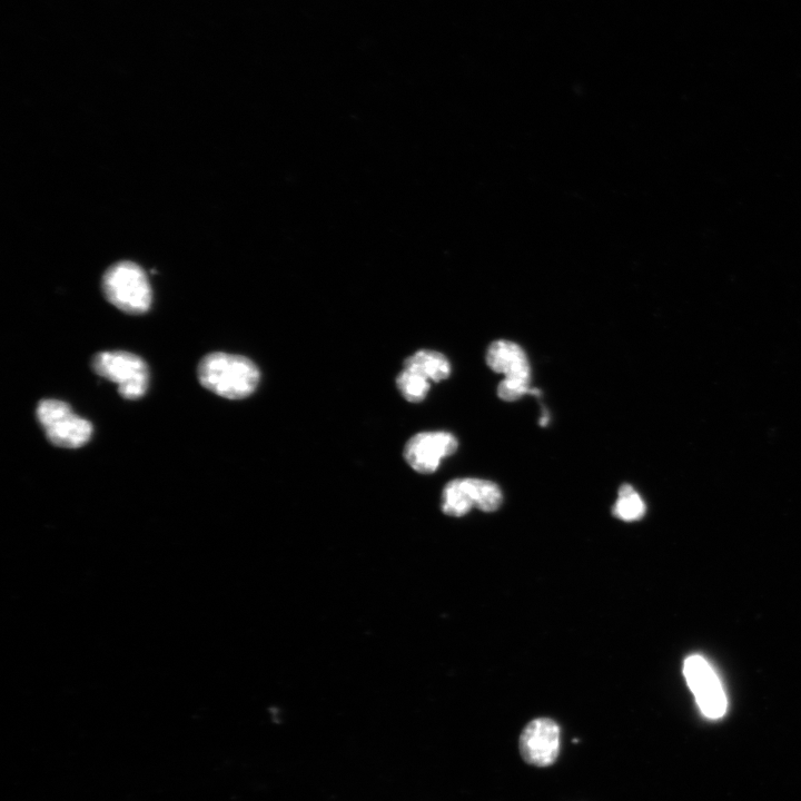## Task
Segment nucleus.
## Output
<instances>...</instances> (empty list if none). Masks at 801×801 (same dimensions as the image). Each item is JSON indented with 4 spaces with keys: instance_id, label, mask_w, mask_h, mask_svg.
I'll use <instances>...</instances> for the list:
<instances>
[{
    "instance_id": "f257e3e1",
    "label": "nucleus",
    "mask_w": 801,
    "mask_h": 801,
    "mask_svg": "<svg viewBox=\"0 0 801 801\" xmlns=\"http://www.w3.org/2000/svg\"><path fill=\"white\" fill-rule=\"evenodd\" d=\"M197 377L206 390L225 399L243 400L255 392L261 374L245 356L214 352L201 360Z\"/></svg>"
},
{
    "instance_id": "6e6552de",
    "label": "nucleus",
    "mask_w": 801,
    "mask_h": 801,
    "mask_svg": "<svg viewBox=\"0 0 801 801\" xmlns=\"http://www.w3.org/2000/svg\"><path fill=\"white\" fill-rule=\"evenodd\" d=\"M458 447V440L451 433L423 432L408 441L403 456L413 470L430 474L438 470L443 459L456 453Z\"/></svg>"
},
{
    "instance_id": "0eeeda50",
    "label": "nucleus",
    "mask_w": 801,
    "mask_h": 801,
    "mask_svg": "<svg viewBox=\"0 0 801 801\" xmlns=\"http://www.w3.org/2000/svg\"><path fill=\"white\" fill-rule=\"evenodd\" d=\"M520 753L527 764L549 767L560 755L561 730L555 720L534 719L520 736Z\"/></svg>"
},
{
    "instance_id": "9d476101",
    "label": "nucleus",
    "mask_w": 801,
    "mask_h": 801,
    "mask_svg": "<svg viewBox=\"0 0 801 801\" xmlns=\"http://www.w3.org/2000/svg\"><path fill=\"white\" fill-rule=\"evenodd\" d=\"M404 369L417 372L433 382L447 380L451 374L448 359L443 354L430 350H421L411 355L404 361Z\"/></svg>"
},
{
    "instance_id": "39448f33",
    "label": "nucleus",
    "mask_w": 801,
    "mask_h": 801,
    "mask_svg": "<svg viewBox=\"0 0 801 801\" xmlns=\"http://www.w3.org/2000/svg\"><path fill=\"white\" fill-rule=\"evenodd\" d=\"M502 492L496 483L481 479H458L445 486L442 511L450 517H464L473 508L483 512L497 511L502 504Z\"/></svg>"
},
{
    "instance_id": "423d86ee",
    "label": "nucleus",
    "mask_w": 801,
    "mask_h": 801,
    "mask_svg": "<svg viewBox=\"0 0 801 801\" xmlns=\"http://www.w3.org/2000/svg\"><path fill=\"white\" fill-rule=\"evenodd\" d=\"M684 675L702 714L709 719L724 717L728 706L726 692L709 662L699 655L688 657Z\"/></svg>"
},
{
    "instance_id": "7ed1b4c3",
    "label": "nucleus",
    "mask_w": 801,
    "mask_h": 801,
    "mask_svg": "<svg viewBox=\"0 0 801 801\" xmlns=\"http://www.w3.org/2000/svg\"><path fill=\"white\" fill-rule=\"evenodd\" d=\"M36 417L47 440L55 447L79 449L92 439L93 424L75 414L64 401L42 400L37 405Z\"/></svg>"
},
{
    "instance_id": "ddd939ff",
    "label": "nucleus",
    "mask_w": 801,
    "mask_h": 801,
    "mask_svg": "<svg viewBox=\"0 0 801 801\" xmlns=\"http://www.w3.org/2000/svg\"><path fill=\"white\" fill-rule=\"evenodd\" d=\"M530 384L531 375L504 378L498 388L499 398L503 401L513 402L521 399L526 394H539L538 390L530 388Z\"/></svg>"
},
{
    "instance_id": "f8f14e48",
    "label": "nucleus",
    "mask_w": 801,
    "mask_h": 801,
    "mask_svg": "<svg viewBox=\"0 0 801 801\" xmlns=\"http://www.w3.org/2000/svg\"><path fill=\"white\" fill-rule=\"evenodd\" d=\"M397 385L402 397L412 403L423 401L430 390V381L427 378L408 369L399 374Z\"/></svg>"
},
{
    "instance_id": "9b49d317",
    "label": "nucleus",
    "mask_w": 801,
    "mask_h": 801,
    "mask_svg": "<svg viewBox=\"0 0 801 801\" xmlns=\"http://www.w3.org/2000/svg\"><path fill=\"white\" fill-rule=\"evenodd\" d=\"M646 504L630 484H623L619 490V498L613 507L615 517L626 521H638L645 516Z\"/></svg>"
},
{
    "instance_id": "1a4fd4ad",
    "label": "nucleus",
    "mask_w": 801,
    "mask_h": 801,
    "mask_svg": "<svg viewBox=\"0 0 801 801\" xmlns=\"http://www.w3.org/2000/svg\"><path fill=\"white\" fill-rule=\"evenodd\" d=\"M487 363L493 372L503 374L504 378L531 375L526 352L511 341L493 342L487 352Z\"/></svg>"
},
{
    "instance_id": "20e7f679",
    "label": "nucleus",
    "mask_w": 801,
    "mask_h": 801,
    "mask_svg": "<svg viewBox=\"0 0 801 801\" xmlns=\"http://www.w3.org/2000/svg\"><path fill=\"white\" fill-rule=\"evenodd\" d=\"M92 369L100 377L118 385L125 400L144 397L150 385L146 362L136 354L125 351L100 352L92 359Z\"/></svg>"
},
{
    "instance_id": "f03ea898",
    "label": "nucleus",
    "mask_w": 801,
    "mask_h": 801,
    "mask_svg": "<svg viewBox=\"0 0 801 801\" xmlns=\"http://www.w3.org/2000/svg\"><path fill=\"white\" fill-rule=\"evenodd\" d=\"M105 298L124 313L141 315L151 309L152 289L141 266L121 262L110 267L103 276Z\"/></svg>"
}]
</instances>
